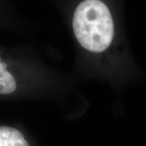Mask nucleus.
<instances>
[{
    "label": "nucleus",
    "instance_id": "1",
    "mask_svg": "<svg viewBox=\"0 0 146 146\" xmlns=\"http://www.w3.org/2000/svg\"><path fill=\"white\" fill-rule=\"evenodd\" d=\"M73 31L79 43L91 52L106 50L111 44L115 26L109 8L100 0H84L74 12Z\"/></svg>",
    "mask_w": 146,
    "mask_h": 146
},
{
    "label": "nucleus",
    "instance_id": "2",
    "mask_svg": "<svg viewBox=\"0 0 146 146\" xmlns=\"http://www.w3.org/2000/svg\"><path fill=\"white\" fill-rule=\"evenodd\" d=\"M0 146H29V144L19 130L7 126H1Z\"/></svg>",
    "mask_w": 146,
    "mask_h": 146
},
{
    "label": "nucleus",
    "instance_id": "3",
    "mask_svg": "<svg viewBox=\"0 0 146 146\" xmlns=\"http://www.w3.org/2000/svg\"><path fill=\"white\" fill-rule=\"evenodd\" d=\"M6 64L0 62V94H11L16 89L15 78L6 70Z\"/></svg>",
    "mask_w": 146,
    "mask_h": 146
}]
</instances>
